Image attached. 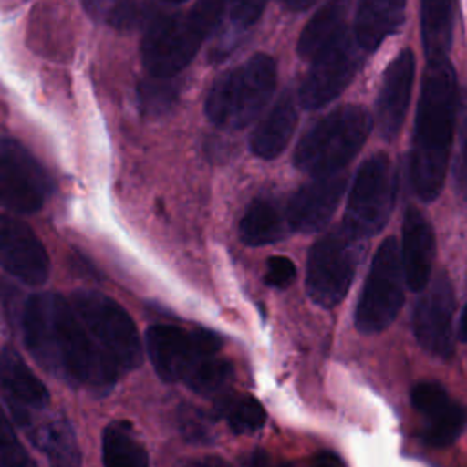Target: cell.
<instances>
[{"label":"cell","instance_id":"cell-1","mask_svg":"<svg viewBox=\"0 0 467 467\" xmlns=\"http://www.w3.org/2000/svg\"><path fill=\"white\" fill-rule=\"evenodd\" d=\"M18 327L33 358L75 387L106 392L120 376L95 345L73 305L58 294L26 297Z\"/></svg>","mask_w":467,"mask_h":467},{"label":"cell","instance_id":"cell-2","mask_svg":"<svg viewBox=\"0 0 467 467\" xmlns=\"http://www.w3.org/2000/svg\"><path fill=\"white\" fill-rule=\"evenodd\" d=\"M458 108L456 71L449 58L429 60L416 113L410 182L421 201H434L443 186Z\"/></svg>","mask_w":467,"mask_h":467},{"label":"cell","instance_id":"cell-3","mask_svg":"<svg viewBox=\"0 0 467 467\" xmlns=\"http://www.w3.org/2000/svg\"><path fill=\"white\" fill-rule=\"evenodd\" d=\"M275 62L257 53L223 73L208 91L206 117L223 130L248 126L270 100L275 88Z\"/></svg>","mask_w":467,"mask_h":467},{"label":"cell","instance_id":"cell-4","mask_svg":"<svg viewBox=\"0 0 467 467\" xmlns=\"http://www.w3.org/2000/svg\"><path fill=\"white\" fill-rule=\"evenodd\" d=\"M370 128L372 120L365 108L354 104L336 108L303 135L294 164L312 177L339 173L361 150Z\"/></svg>","mask_w":467,"mask_h":467},{"label":"cell","instance_id":"cell-5","mask_svg":"<svg viewBox=\"0 0 467 467\" xmlns=\"http://www.w3.org/2000/svg\"><path fill=\"white\" fill-rule=\"evenodd\" d=\"M71 305L95 345L119 374L140 365L142 347L137 327L117 301L95 290H78L73 294Z\"/></svg>","mask_w":467,"mask_h":467},{"label":"cell","instance_id":"cell-6","mask_svg":"<svg viewBox=\"0 0 467 467\" xmlns=\"http://www.w3.org/2000/svg\"><path fill=\"white\" fill-rule=\"evenodd\" d=\"M361 241L341 224L312 244L306 263V292L314 303L332 308L347 296L359 263Z\"/></svg>","mask_w":467,"mask_h":467},{"label":"cell","instance_id":"cell-7","mask_svg":"<svg viewBox=\"0 0 467 467\" xmlns=\"http://www.w3.org/2000/svg\"><path fill=\"white\" fill-rule=\"evenodd\" d=\"M206 38L208 35L192 9L151 16L140 44L142 64L150 77L171 78L192 62Z\"/></svg>","mask_w":467,"mask_h":467},{"label":"cell","instance_id":"cell-8","mask_svg":"<svg viewBox=\"0 0 467 467\" xmlns=\"http://www.w3.org/2000/svg\"><path fill=\"white\" fill-rule=\"evenodd\" d=\"M403 305V268L400 246L387 237L376 250L363 290L356 306L354 321L359 332L374 334L385 330Z\"/></svg>","mask_w":467,"mask_h":467},{"label":"cell","instance_id":"cell-9","mask_svg":"<svg viewBox=\"0 0 467 467\" xmlns=\"http://www.w3.org/2000/svg\"><path fill=\"white\" fill-rule=\"evenodd\" d=\"M394 197L396 177L390 159L376 153L359 166L354 177L343 226L358 239L378 234L392 212Z\"/></svg>","mask_w":467,"mask_h":467},{"label":"cell","instance_id":"cell-10","mask_svg":"<svg viewBox=\"0 0 467 467\" xmlns=\"http://www.w3.org/2000/svg\"><path fill=\"white\" fill-rule=\"evenodd\" d=\"M221 337L210 330H182L173 325H153L146 332V350L155 372L170 383H188L199 365L217 356Z\"/></svg>","mask_w":467,"mask_h":467},{"label":"cell","instance_id":"cell-11","mask_svg":"<svg viewBox=\"0 0 467 467\" xmlns=\"http://www.w3.org/2000/svg\"><path fill=\"white\" fill-rule=\"evenodd\" d=\"M51 193L44 166L18 140L0 137V204L16 213L38 212Z\"/></svg>","mask_w":467,"mask_h":467},{"label":"cell","instance_id":"cell-12","mask_svg":"<svg viewBox=\"0 0 467 467\" xmlns=\"http://www.w3.org/2000/svg\"><path fill=\"white\" fill-rule=\"evenodd\" d=\"M361 47L345 31L337 40L316 55L299 88L305 109H319L334 100L352 80L361 66Z\"/></svg>","mask_w":467,"mask_h":467},{"label":"cell","instance_id":"cell-13","mask_svg":"<svg viewBox=\"0 0 467 467\" xmlns=\"http://www.w3.org/2000/svg\"><path fill=\"white\" fill-rule=\"evenodd\" d=\"M0 390L13 420L24 431H29L49 414L46 385L9 345L0 350Z\"/></svg>","mask_w":467,"mask_h":467},{"label":"cell","instance_id":"cell-14","mask_svg":"<svg viewBox=\"0 0 467 467\" xmlns=\"http://www.w3.org/2000/svg\"><path fill=\"white\" fill-rule=\"evenodd\" d=\"M454 292L445 272L427 285L412 312V330L418 343L431 354L447 358L454 350L452 339Z\"/></svg>","mask_w":467,"mask_h":467},{"label":"cell","instance_id":"cell-15","mask_svg":"<svg viewBox=\"0 0 467 467\" xmlns=\"http://www.w3.org/2000/svg\"><path fill=\"white\" fill-rule=\"evenodd\" d=\"M0 265L26 285H42L49 255L36 234L20 219L0 213Z\"/></svg>","mask_w":467,"mask_h":467},{"label":"cell","instance_id":"cell-16","mask_svg":"<svg viewBox=\"0 0 467 467\" xmlns=\"http://www.w3.org/2000/svg\"><path fill=\"white\" fill-rule=\"evenodd\" d=\"M266 0H197L192 7L208 36H215V53L228 55L257 22Z\"/></svg>","mask_w":467,"mask_h":467},{"label":"cell","instance_id":"cell-17","mask_svg":"<svg viewBox=\"0 0 467 467\" xmlns=\"http://www.w3.org/2000/svg\"><path fill=\"white\" fill-rule=\"evenodd\" d=\"M345 186L347 179L341 171L314 177L310 182L303 184L285 206L290 230L303 234L321 230L337 208Z\"/></svg>","mask_w":467,"mask_h":467},{"label":"cell","instance_id":"cell-18","mask_svg":"<svg viewBox=\"0 0 467 467\" xmlns=\"http://www.w3.org/2000/svg\"><path fill=\"white\" fill-rule=\"evenodd\" d=\"M414 53L401 49L387 66L378 95L376 119L383 139L392 140L405 120L414 86Z\"/></svg>","mask_w":467,"mask_h":467},{"label":"cell","instance_id":"cell-19","mask_svg":"<svg viewBox=\"0 0 467 467\" xmlns=\"http://www.w3.org/2000/svg\"><path fill=\"white\" fill-rule=\"evenodd\" d=\"M436 241L431 223L416 208H407L401 232V268L403 279L412 292H421L431 279Z\"/></svg>","mask_w":467,"mask_h":467},{"label":"cell","instance_id":"cell-20","mask_svg":"<svg viewBox=\"0 0 467 467\" xmlns=\"http://www.w3.org/2000/svg\"><path fill=\"white\" fill-rule=\"evenodd\" d=\"M26 432L51 467H80V447L64 414L49 412Z\"/></svg>","mask_w":467,"mask_h":467},{"label":"cell","instance_id":"cell-21","mask_svg":"<svg viewBox=\"0 0 467 467\" xmlns=\"http://www.w3.org/2000/svg\"><path fill=\"white\" fill-rule=\"evenodd\" d=\"M407 0H359L354 40L363 51H374L403 24Z\"/></svg>","mask_w":467,"mask_h":467},{"label":"cell","instance_id":"cell-22","mask_svg":"<svg viewBox=\"0 0 467 467\" xmlns=\"http://www.w3.org/2000/svg\"><path fill=\"white\" fill-rule=\"evenodd\" d=\"M297 122L296 104L290 95H283L250 137V150L261 159H275L286 148Z\"/></svg>","mask_w":467,"mask_h":467},{"label":"cell","instance_id":"cell-23","mask_svg":"<svg viewBox=\"0 0 467 467\" xmlns=\"http://www.w3.org/2000/svg\"><path fill=\"white\" fill-rule=\"evenodd\" d=\"M290 232L285 206L272 197L254 199L239 223V235L250 246L277 243Z\"/></svg>","mask_w":467,"mask_h":467},{"label":"cell","instance_id":"cell-24","mask_svg":"<svg viewBox=\"0 0 467 467\" xmlns=\"http://www.w3.org/2000/svg\"><path fill=\"white\" fill-rule=\"evenodd\" d=\"M350 0H328L303 27L297 40V53L312 60L347 31V13Z\"/></svg>","mask_w":467,"mask_h":467},{"label":"cell","instance_id":"cell-25","mask_svg":"<svg viewBox=\"0 0 467 467\" xmlns=\"http://www.w3.org/2000/svg\"><path fill=\"white\" fill-rule=\"evenodd\" d=\"M456 0H421V42L429 60L445 58L454 27Z\"/></svg>","mask_w":467,"mask_h":467},{"label":"cell","instance_id":"cell-26","mask_svg":"<svg viewBox=\"0 0 467 467\" xmlns=\"http://www.w3.org/2000/svg\"><path fill=\"white\" fill-rule=\"evenodd\" d=\"M104 467H148V452L133 427L126 421H111L102 432Z\"/></svg>","mask_w":467,"mask_h":467},{"label":"cell","instance_id":"cell-27","mask_svg":"<svg viewBox=\"0 0 467 467\" xmlns=\"http://www.w3.org/2000/svg\"><path fill=\"white\" fill-rule=\"evenodd\" d=\"M465 421V409L451 400L445 407L425 418L423 440L431 447H447L462 434Z\"/></svg>","mask_w":467,"mask_h":467},{"label":"cell","instance_id":"cell-28","mask_svg":"<svg viewBox=\"0 0 467 467\" xmlns=\"http://www.w3.org/2000/svg\"><path fill=\"white\" fill-rule=\"evenodd\" d=\"M86 11L104 24L117 29H128L146 18L139 0H82Z\"/></svg>","mask_w":467,"mask_h":467},{"label":"cell","instance_id":"cell-29","mask_svg":"<svg viewBox=\"0 0 467 467\" xmlns=\"http://www.w3.org/2000/svg\"><path fill=\"white\" fill-rule=\"evenodd\" d=\"M234 376L232 365L223 358H208L204 359L199 368L188 379V387L202 396H215L223 392V389L230 383Z\"/></svg>","mask_w":467,"mask_h":467},{"label":"cell","instance_id":"cell-30","mask_svg":"<svg viewBox=\"0 0 467 467\" xmlns=\"http://www.w3.org/2000/svg\"><path fill=\"white\" fill-rule=\"evenodd\" d=\"M224 414L235 434L255 432L265 425L266 414L263 405L252 396H241L224 403Z\"/></svg>","mask_w":467,"mask_h":467},{"label":"cell","instance_id":"cell-31","mask_svg":"<svg viewBox=\"0 0 467 467\" xmlns=\"http://www.w3.org/2000/svg\"><path fill=\"white\" fill-rule=\"evenodd\" d=\"M139 100L140 108L146 113L159 115L173 106V102L177 100V88L171 78L150 77L139 86Z\"/></svg>","mask_w":467,"mask_h":467},{"label":"cell","instance_id":"cell-32","mask_svg":"<svg viewBox=\"0 0 467 467\" xmlns=\"http://www.w3.org/2000/svg\"><path fill=\"white\" fill-rule=\"evenodd\" d=\"M0 467H36L0 407Z\"/></svg>","mask_w":467,"mask_h":467},{"label":"cell","instance_id":"cell-33","mask_svg":"<svg viewBox=\"0 0 467 467\" xmlns=\"http://www.w3.org/2000/svg\"><path fill=\"white\" fill-rule=\"evenodd\" d=\"M410 401H412V407L423 416H431L432 412L440 410L441 407H445L451 398L447 394V390L440 385V383H434V381H421L418 383L414 389H412V394H410Z\"/></svg>","mask_w":467,"mask_h":467},{"label":"cell","instance_id":"cell-34","mask_svg":"<svg viewBox=\"0 0 467 467\" xmlns=\"http://www.w3.org/2000/svg\"><path fill=\"white\" fill-rule=\"evenodd\" d=\"M454 182L462 202L467 208V106L463 108L460 126V148L454 161Z\"/></svg>","mask_w":467,"mask_h":467},{"label":"cell","instance_id":"cell-35","mask_svg":"<svg viewBox=\"0 0 467 467\" xmlns=\"http://www.w3.org/2000/svg\"><path fill=\"white\" fill-rule=\"evenodd\" d=\"M296 279V265L285 255H274L266 263L265 281L274 288H286Z\"/></svg>","mask_w":467,"mask_h":467},{"label":"cell","instance_id":"cell-36","mask_svg":"<svg viewBox=\"0 0 467 467\" xmlns=\"http://www.w3.org/2000/svg\"><path fill=\"white\" fill-rule=\"evenodd\" d=\"M181 429L188 440H202L206 436V425L195 410H181Z\"/></svg>","mask_w":467,"mask_h":467},{"label":"cell","instance_id":"cell-37","mask_svg":"<svg viewBox=\"0 0 467 467\" xmlns=\"http://www.w3.org/2000/svg\"><path fill=\"white\" fill-rule=\"evenodd\" d=\"M181 467H230L224 460L217 456H204V458H193L184 462Z\"/></svg>","mask_w":467,"mask_h":467},{"label":"cell","instance_id":"cell-38","mask_svg":"<svg viewBox=\"0 0 467 467\" xmlns=\"http://www.w3.org/2000/svg\"><path fill=\"white\" fill-rule=\"evenodd\" d=\"M268 465H270L268 454L265 451H261V449L252 451V454L244 462V467H268Z\"/></svg>","mask_w":467,"mask_h":467},{"label":"cell","instance_id":"cell-39","mask_svg":"<svg viewBox=\"0 0 467 467\" xmlns=\"http://www.w3.org/2000/svg\"><path fill=\"white\" fill-rule=\"evenodd\" d=\"M312 467H343V463H341V460H339L336 454H332V452H323V454H319V456L316 458V462H314Z\"/></svg>","mask_w":467,"mask_h":467},{"label":"cell","instance_id":"cell-40","mask_svg":"<svg viewBox=\"0 0 467 467\" xmlns=\"http://www.w3.org/2000/svg\"><path fill=\"white\" fill-rule=\"evenodd\" d=\"M283 5H286L288 9L292 11H301V9H306L308 5L314 4V0H279Z\"/></svg>","mask_w":467,"mask_h":467},{"label":"cell","instance_id":"cell-41","mask_svg":"<svg viewBox=\"0 0 467 467\" xmlns=\"http://www.w3.org/2000/svg\"><path fill=\"white\" fill-rule=\"evenodd\" d=\"M458 334L462 341H467V305L460 316V327H458Z\"/></svg>","mask_w":467,"mask_h":467},{"label":"cell","instance_id":"cell-42","mask_svg":"<svg viewBox=\"0 0 467 467\" xmlns=\"http://www.w3.org/2000/svg\"><path fill=\"white\" fill-rule=\"evenodd\" d=\"M166 2H171V4H181V2H184V0H166Z\"/></svg>","mask_w":467,"mask_h":467}]
</instances>
